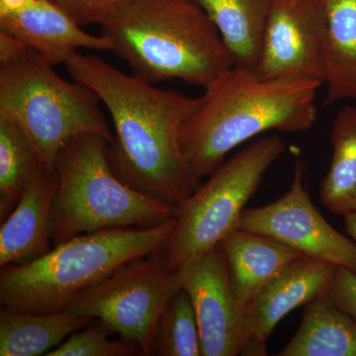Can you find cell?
<instances>
[{
	"mask_svg": "<svg viewBox=\"0 0 356 356\" xmlns=\"http://www.w3.org/2000/svg\"><path fill=\"white\" fill-rule=\"evenodd\" d=\"M64 65L109 111L114 134L108 158L115 173L136 191L177 210L200 185L180 147L182 126L200 97L156 88L79 51Z\"/></svg>",
	"mask_w": 356,
	"mask_h": 356,
	"instance_id": "6da1fadb",
	"label": "cell"
},
{
	"mask_svg": "<svg viewBox=\"0 0 356 356\" xmlns=\"http://www.w3.org/2000/svg\"><path fill=\"white\" fill-rule=\"evenodd\" d=\"M322 81L264 79L254 70L232 67L200 96L185 121L180 147L192 172L201 179L224 163L227 154L266 131H308L318 117L316 97Z\"/></svg>",
	"mask_w": 356,
	"mask_h": 356,
	"instance_id": "7a4b0ae2",
	"label": "cell"
},
{
	"mask_svg": "<svg viewBox=\"0 0 356 356\" xmlns=\"http://www.w3.org/2000/svg\"><path fill=\"white\" fill-rule=\"evenodd\" d=\"M102 32L147 83L177 79L205 88L234 67L216 26L192 0H131Z\"/></svg>",
	"mask_w": 356,
	"mask_h": 356,
	"instance_id": "3957f363",
	"label": "cell"
},
{
	"mask_svg": "<svg viewBox=\"0 0 356 356\" xmlns=\"http://www.w3.org/2000/svg\"><path fill=\"white\" fill-rule=\"evenodd\" d=\"M175 217L149 228L119 227L74 236L25 264L1 267V308L67 310L84 292L128 262L165 250Z\"/></svg>",
	"mask_w": 356,
	"mask_h": 356,
	"instance_id": "277c9868",
	"label": "cell"
},
{
	"mask_svg": "<svg viewBox=\"0 0 356 356\" xmlns=\"http://www.w3.org/2000/svg\"><path fill=\"white\" fill-rule=\"evenodd\" d=\"M109 143L96 134H81L58 153V187L51 207L53 247L99 229L149 228L175 216L172 206L118 177L110 165Z\"/></svg>",
	"mask_w": 356,
	"mask_h": 356,
	"instance_id": "5b68a950",
	"label": "cell"
},
{
	"mask_svg": "<svg viewBox=\"0 0 356 356\" xmlns=\"http://www.w3.org/2000/svg\"><path fill=\"white\" fill-rule=\"evenodd\" d=\"M53 67L30 48L0 65V117L20 129L48 170L77 135L113 138L95 91L63 79Z\"/></svg>",
	"mask_w": 356,
	"mask_h": 356,
	"instance_id": "8992f818",
	"label": "cell"
},
{
	"mask_svg": "<svg viewBox=\"0 0 356 356\" xmlns=\"http://www.w3.org/2000/svg\"><path fill=\"white\" fill-rule=\"evenodd\" d=\"M284 151L280 136L261 138L224 161L199 185L175 210V229L165 248L170 266L179 269L199 259L238 228L245 204Z\"/></svg>",
	"mask_w": 356,
	"mask_h": 356,
	"instance_id": "52a82bcc",
	"label": "cell"
},
{
	"mask_svg": "<svg viewBox=\"0 0 356 356\" xmlns=\"http://www.w3.org/2000/svg\"><path fill=\"white\" fill-rule=\"evenodd\" d=\"M181 288L178 269L170 266L163 250L121 266L69 309L102 321L122 339L137 343L144 355H152L159 315Z\"/></svg>",
	"mask_w": 356,
	"mask_h": 356,
	"instance_id": "ba28073f",
	"label": "cell"
},
{
	"mask_svg": "<svg viewBox=\"0 0 356 356\" xmlns=\"http://www.w3.org/2000/svg\"><path fill=\"white\" fill-rule=\"evenodd\" d=\"M307 168L295 161L289 191L261 207L243 210L238 229L273 238L307 257L356 273V243L337 231L311 201Z\"/></svg>",
	"mask_w": 356,
	"mask_h": 356,
	"instance_id": "9c48e42d",
	"label": "cell"
},
{
	"mask_svg": "<svg viewBox=\"0 0 356 356\" xmlns=\"http://www.w3.org/2000/svg\"><path fill=\"white\" fill-rule=\"evenodd\" d=\"M323 0H270L255 72L325 83Z\"/></svg>",
	"mask_w": 356,
	"mask_h": 356,
	"instance_id": "30bf717a",
	"label": "cell"
},
{
	"mask_svg": "<svg viewBox=\"0 0 356 356\" xmlns=\"http://www.w3.org/2000/svg\"><path fill=\"white\" fill-rule=\"evenodd\" d=\"M200 332L202 356L241 355L243 318L232 292L228 262L221 243L178 269Z\"/></svg>",
	"mask_w": 356,
	"mask_h": 356,
	"instance_id": "8fae6325",
	"label": "cell"
},
{
	"mask_svg": "<svg viewBox=\"0 0 356 356\" xmlns=\"http://www.w3.org/2000/svg\"><path fill=\"white\" fill-rule=\"evenodd\" d=\"M337 267L303 255L262 288L243 315L241 355H267V341L287 314L330 295Z\"/></svg>",
	"mask_w": 356,
	"mask_h": 356,
	"instance_id": "7c38bea8",
	"label": "cell"
},
{
	"mask_svg": "<svg viewBox=\"0 0 356 356\" xmlns=\"http://www.w3.org/2000/svg\"><path fill=\"white\" fill-rule=\"evenodd\" d=\"M0 30L14 35L53 65H65L79 49H113L104 35L83 31V26L51 0H36L23 10L0 15Z\"/></svg>",
	"mask_w": 356,
	"mask_h": 356,
	"instance_id": "4fadbf2b",
	"label": "cell"
},
{
	"mask_svg": "<svg viewBox=\"0 0 356 356\" xmlns=\"http://www.w3.org/2000/svg\"><path fill=\"white\" fill-rule=\"evenodd\" d=\"M58 187L55 168L40 165L0 229V267L25 264L51 250V207Z\"/></svg>",
	"mask_w": 356,
	"mask_h": 356,
	"instance_id": "5bb4252c",
	"label": "cell"
},
{
	"mask_svg": "<svg viewBox=\"0 0 356 356\" xmlns=\"http://www.w3.org/2000/svg\"><path fill=\"white\" fill-rule=\"evenodd\" d=\"M229 282L241 316L252 300L302 252L269 236L236 229L221 242Z\"/></svg>",
	"mask_w": 356,
	"mask_h": 356,
	"instance_id": "9a60e30c",
	"label": "cell"
},
{
	"mask_svg": "<svg viewBox=\"0 0 356 356\" xmlns=\"http://www.w3.org/2000/svg\"><path fill=\"white\" fill-rule=\"evenodd\" d=\"M325 105L356 102V0H323Z\"/></svg>",
	"mask_w": 356,
	"mask_h": 356,
	"instance_id": "2e32d148",
	"label": "cell"
},
{
	"mask_svg": "<svg viewBox=\"0 0 356 356\" xmlns=\"http://www.w3.org/2000/svg\"><path fill=\"white\" fill-rule=\"evenodd\" d=\"M93 320L70 309L40 314L1 308L0 355H47Z\"/></svg>",
	"mask_w": 356,
	"mask_h": 356,
	"instance_id": "e0dca14e",
	"label": "cell"
},
{
	"mask_svg": "<svg viewBox=\"0 0 356 356\" xmlns=\"http://www.w3.org/2000/svg\"><path fill=\"white\" fill-rule=\"evenodd\" d=\"M277 356H356V322L330 295L304 306L296 334Z\"/></svg>",
	"mask_w": 356,
	"mask_h": 356,
	"instance_id": "ac0fdd59",
	"label": "cell"
},
{
	"mask_svg": "<svg viewBox=\"0 0 356 356\" xmlns=\"http://www.w3.org/2000/svg\"><path fill=\"white\" fill-rule=\"evenodd\" d=\"M216 26L234 67L255 70L270 0H192Z\"/></svg>",
	"mask_w": 356,
	"mask_h": 356,
	"instance_id": "d6986e66",
	"label": "cell"
},
{
	"mask_svg": "<svg viewBox=\"0 0 356 356\" xmlns=\"http://www.w3.org/2000/svg\"><path fill=\"white\" fill-rule=\"evenodd\" d=\"M332 156L320 184V199L341 216L356 212V107L344 106L332 123Z\"/></svg>",
	"mask_w": 356,
	"mask_h": 356,
	"instance_id": "ffe728a7",
	"label": "cell"
},
{
	"mask_svg": "<svg viewBox=\"0 0 356 356\" xmlns=\"http://www.w3.org/2000/svg\"><path fill=\"white\" fill-rule=\"evenodd\" d=\"M40 163L36 152L19 128L0 117V222H4Z\"/></svg>",
	"mask_w": 356,
	"mask_h": 356,
	"instance_id": "44dd1931",
	"label": "cell"
},
{
	"mask_svg": "<svg viewBox=\"0 0 356 356\" xmlns=\"http://www.w3.org/2000/svg\"><path fill=\"white\" fill-rule=\"evenodd\" d=\"M152 355H202L197 318L184 288L173 295L159 315L152 341Z\"/></svg>",
	"mask_w": 356,
	"mask_h": 356,
	"instance_id": "7402d4cb",
	"label": "cell"
},
{
	"mask_svg": "<svg viewBox=\"0 0 356 356\" xmlns=\"http://www.w3.org/2000/svg\"><path fill=\"white\" fill-rule=\"evenodd\" d=\"M114 334L116 332L108 325L95 318L88 327L72 332L64 343L46 356L144 355L137 343L121 337L112 339Z\"/></svg>",
	"mask_w": 356,
	"mask_h": 356,
	"instance_id": "603a6c76",
	"label": "cell"
},
{
	"mask_svg": "<svg viewBox=\"0 0 356 356\" xmlns=\"http://www.w3.org/2000/svg\"><path fill=\"white\" fill-rule=\"evenodd\" d=\"M81 26L106 22L131 0H51Z\"/></svg>",
	"mask_w": 356,
	"mask_h": 356,
	"instance_id": "cb8c5ba5",
	"label": "cell"
},
{
	"mask_svg": "<svg viewBox=\"0 0 356 356\" xmlns=\"http://www.w3.org/2000/svg\"><path fill=\"white\" fill-rule=\"evenodd\" d=\"M330 296L341 310L356 322V273L337 266Z\"/></svg>",
	"mask_w": 356,
	"mask_h": 356,
	"instance_id": "d4e9b609",
	"label": "cell"
},
{
	"mask_svg": "<svg viewBox=\"0 0 356 356\" xmlns=\"http://www.w3.org/2000/svg\"><path fill=\"white\" fill-rule=\"evenodd\" d=\"M28 49L29 47L14 35L0 30V62L6 63Z\"/></svg>",
	"mask_w": 356,
	"mask_h": 356,
	"instance_id": "484cf974",
	"label": "cell"
},
{
	"mask_svg": "<svg viewBox=\"0 0 356 356\" xmlns=\"http://www.w3.org/2000/svg\"><path fill=\"white\" fill-rule=\"evenodd\" d=\"M36 0H0V15L23 10L32 6Z\"/></svg>",
	"mask_w": 356,
	"mask_h": 356,
	"instance_id": "4316f807",
	"label": "cell"
},
{
	"mask_svg": "<svg viewBox=\"0 0 356 356\" xmlns=\"http://www.w3.org/2000/svg\"><path fill=\"white\" fill-rule=\"evenodd\" d=\"M344 229L356 243V212L343 216Z\"/></svg>",
	"mask_w": 356,
	"mask_h": 356,
	"instance_id": "83f0119b",
	"label": "cell"
}]
</instances>
